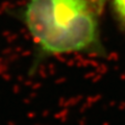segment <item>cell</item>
Segmentation results:
<instances>
[{
	"instance_id": "2",
	"label": "cell",
	"mask_w": 125,
	"mask_h": 125,
	"mask_svg": "<svg viewBox=\"0 0 125 125\" xmlns=\"http://www.w3.org/2000/svg\"><path fill=\"white\" fill-rule=\"evenodd\" d=\"M113 7L118 20L125 26V0H113Z\"/></svg>"
},
{
	"instance_id": "1",
	"label": "cell",
	"mask_w": 125,
	"mask_h": 125,
	"mask_svg": "<svg viewBox=\"0 0 125 125\" xmlns=\"http://www.w3.org/2000/svg\"><path fill=\"white\" fill-rule=\"evenodd\" d=\"M104 0H27L19 17L36 45L31 71L46 58L101 54L99 17Z\"/></svg>"
}]
</instances>
